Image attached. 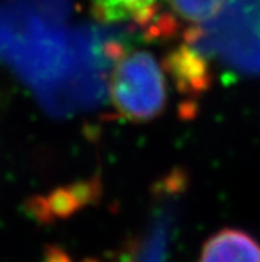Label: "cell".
<instances>
[{"mask_svg": "<svg viewBox=\"0 0 260 262\" xmlns=\"http://www.w3.org/2000/svg\"><path fill=\"white\" fill-rule=\"evenodd\" d=\"M165 64L163 67L174 80L178 91L183 95H201L210 84L206 60L190 47H178L166 57Z\"/></svg>", "mask_w": 260, "mask_h": 262, "instance_id": "3957f363", "label": "cell"}, {"mask_svg": "<svg viewBox=\"0 0 260 262\" xmlns=\"http://www.w3.org/2000/svg\"><path fill=\"white\" fill-rule=\"evenodd\" d=\"M96 17L105 23L134 20L149 23L158 12L159 0H89Z\"/></svg>", "mask_w": 260, "mask_h": 262, "instance_id": "277c9868", "label": "cell"}, {"mask_svg": "<svg viewBox=\"0 0 260 262\" xmlns=\"http://www.w3.org/2000/svg\"><path fill=\"white\" fill-rule=\"evenodd\" d=\"M44 262H70L65 253L60 249H50Z\"/></svg>", "mask_w": 260, "mask_h": 262, "instance_id": "8992f818", "label": "cell"}, {"mask_svg": "<svg viewBox=\"0 0 260 262\" xmlns=\"http://www.w3.org/2000/svg\"><path fill=\"white\" fill-rule=\"evenodd\" d=\"M198 262H260V243L239 229H223L206 241Z\"/></svg>", "mask_w": 260, "mask_h": 262, "instance_id": "7a4b0ae2", "label": "cell"}, {"mask_svg": "<svg viewBox=\"0 0 260 262\" xmlns=\"http://www.w3.org/2000/svg\"><path fill=\"white\" fill-rule=\"evenodd\" d=\"M109 92L121 117L137 123L159 116L168 100L162 67L146 51H135L120 60L112 72Z\"/></svg>", "mask_w": 260, "mask_h": 262, "instance_id": "6da1fadb", "label": "cell"}, {"mask_svg": "<svg viewBox=\"0 0 260 262\" xmlns=\"http://www.w3.org/2000/svg\"><path fill=\"white\" fill-rule=\"evenodd\" d=\"M174 17L184 23L203 24L217 17L228 0H165Z\"/></svg>", "mask_w": 260, "mask_h": 262, "instance_id": "5b68a950", "label": "cell"}]
</instances>
